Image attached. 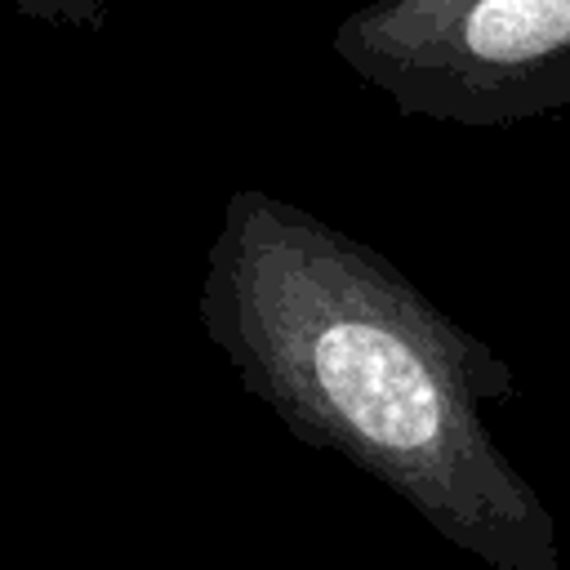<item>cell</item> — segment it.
I'll list each match as a JSON object with an SVG mask.
<instances>
[{
	"label": "cell",
	"mask_w": 570,
	"mask_h": 570,
	"mask_svg": "<svg viewBox=\"0 0 570 570\" xmlns=\"http://www.w3.org/2000/svg\"><path fill=\"white\" fill-rule=\"evenodd\" d=\"M196 316L298 441L392 490L445 543L490 570H566L552 508L485 423V405L517 396L512 365L374 245L240 187Z\"/></svg>",
	"instance_id": "1"
},
{
	"label": "cell",
	"mask_w": 570,
	"mask_h": 570,
	"mask_svg": "<svg viewBox=\"0 0 570 570\" xmlns=\"http://www.w3.org/2000/svg\"><path fill=\"white\" fill-rule=\"evenodd\" d=\"M330 45L414 120L508 129L570 111V0H365Z\"/></svg>",
	"instance_id": "2"
},
{
	"label": "cell",
	"mask_w": 570,
	"mask_h": 570,
	"mask_svg": "<svg viewBox=\"0 0 570 570\" xmlns=\"http://www.w3.org/2000/svg\"><path fill=\"white\" fill-rule=\"evenodd\" d=\"M18 18L49 22V27H76V31H98L107 22L111 0H0Z\"/></svg>",
	"instance_id": "3"
}]
</instances>
